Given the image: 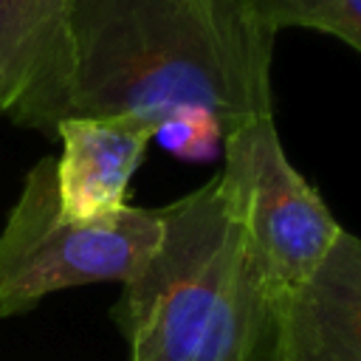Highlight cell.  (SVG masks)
I'll return each instance as SVG.
<instances>
[{"instance_id": "ba28073f", "label": "cell", "mask_w": 361, "mask_h": 361, "mask_svg": "<svg viewBox=\"0 0 361 361\" xmlns=\"http://www.w3.org/2000/svg\"><path fill=\"white\" fill-rule=\"evenodd\" d=\"M251 20L271 37L279 28H316L361 51V0H243Z\"/></svg>"}, {"instance_id": "9c48e42d", "label": "cell", "mask_w": 361, "mask_h": 361, "mask_svg": "<svg viewBox=\"0 0 361 361\" xmlns=\"http://www.w3.org/2000/svg\"><path fill=\"white\" fill-rule=\"evenodd\" d=\"M152 138L169 155L200 164L217 158L226 138V127L214 110L203 104H180L158 121Z\"/></svg>"}, {"instance_id": "3957f363", "label": "cell", "mask_w": 361, "mask_h": 361, "mask_svg": "<svg viewBox=\"0 0 361 361\" xmlns=\"http://www.w3.org/2000/svg\"><path fill=\"white\" fill-rule=\"evenodd\" d=\"M161 212L124 206L102 220H65L56 203V161L28 169L0 231V316L34 307L42 296L93 282H127L155 251Z\"/></svg>"}, {"instance_id": "7a4b0ae2", "label": "cell", "mask_w": 361, "mask_h": 361, "mask_svg": "<svg viewBox=\"0 0 361 361\" xmlns=\"http://www.w3.org/2000/svg\"><path fill=\"white\" fill-rule=\"evenodd\" d=\"M158 212L161 240L116 307L130 361L262 358L268 305L217 175Z\"/></svg>"}, {"instance_id": "8992f818", "label": "cell", "mask_w": 361, "mask_h": 361, "mask_svg": "<svg viewBox=\"0 0 361 361\" xmlns=\"http://www.w3.org/2000/svg\"><path fill=\"white\" fill-rule=\"evenodd\" d=\"M265 361H361V237L338 234L319 268L271 313Z\"/></svg>"}, {"instance_id": "5b68a950", "label": "cell", "mask_w": 361, "mask_h": 361, "mask_svg": "<svg viewBox=\"0 0 361 361\" xmlns=\"http://www.w3.org/2000/svg\"><path fill=\"white\" fill-rule=\"evenodd\" d=\"M73 0H0V113L54 133L71 116Z\"/></svg>"}, {"instance_id": "6da1fadb", "label": "cell", "mask_w": 361, "mask_h": 361, "mask_svg": "<svg viewBox=\"0 0 361 361\" xmlns=\"http://www.w3.org/2000/svg\"><path fill=\"white\" fill-rule=\"evenodd\" d=\"M71 28V116L155 130L175 107L203 104L226 133L274 116V37L243 0H73Z\"/></svg>"}, {"instance_id": "52a82bcc", "label": "cell", "mask_w": 361, "mask_h": 361, "mask_svg": "<svg viewBox=\"0 0 361 361\" xmlns=\"http://www.w3.org/2000/svg\"><path fill=\"white\" fill-rule=\"evenodd\" d=\"M56 161V203L65 220H102L127 206V186L152 141V127L135 118H62Z\"/></svg>"}, {"instance_id": "277c9868", "label": "cell", "mask_w": 361, "mask_h": 361, "mask_svg": "<svg viewBox=\"0 0 361 361\" xmlns=\"http://www.w3.org/2000/svg\"><path fill=\"white\" fill-rule=\"evenodd\" d=\"M226 166L217 175L254 262L268 322L319 268L344 231L319 192L290 166L274 116L226 133Z\"/></svg>"}]
</instances>
